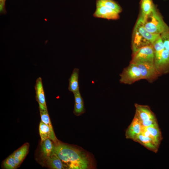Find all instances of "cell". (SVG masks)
<instances>
[{
  "instance_id": "obj_12",
  "label": "cell",
  "mask_w": 169,
  "mask_h": 169,
  "mask_svg": "<svg viewBox=\"0 0 169 169\" xmlns=\"http://www.w3.org/2000/svg\"><path fill=\"white\" fill-rule=\"evenodd\" d=\"M134 141L138 142L149 150L155 153L157 152L160 146L152 139L141 134Z\"/></svg>"
},
{
  "instance_id": "obj_26",
  "label": "cell",
  "mask_w": 169,
  "mask_h": 169,
  "mask_svg": "<svg viewBox=\"0 0 169 169\" xmlns=\"http://www.w3.org/2000/svg\"><path fill=\"white\" fill-rule=\"evenodd\" d=\"M6 0H0V10L1 12H3L5 9V2Z\"/></svg>"
},
{
  "instance_id": "obj_17",
  "label": "cell",
  "mask_w": 169,
  "mask_h": 169,
  "mask_svg": "<svg viewBox=\"0 0 169 169\" xmlns=\"http://www.w3.org/2000/svg\"><path fill=\"white\" fill-rule=\"evenodd\" d=\"M29 146V144L26 143L13 153L17 167L21 163L26 156L28 152Z\"/></svg>"
},
{
  "instance_id": "obj_5",
  "label": "cell",
  "mask_w": 169,
  "mask_h": 169,
  "mask_svg": "<svg viewBox=\"0 0 169 169\" xmlns=\"http://www.w3.org/2000/svg\"><path fill=\"white\" fill-rule=\"evenodd\" d=\"M120 82L121 83L131 84L142 79L140 71L135 64L131 63L124 68L120 74Z\"/></svg>"
},
{
  "instance_id": "obj_1",
  "label": "cell",
  "mask_w": 169,
  "mask_h": 169,
  "mask_svg": "<svg viewBox=\"0 0 169 169\" xmlns=\"http://www.w3.org/2000/svg\"><path fill=\"white\" fill-rule=\"evenodd\" d=\"M54 152L68 169L95 168L94 158L89 152L81 148L60 142L54 143Z\"/></svg>"
},
{
  "instance_id": "obj_15",
  "label": "cell",
  "mask_w": 169,
  "mask_h": 169,
  "mask_svg": "<svg viewBox=\"0 0 169 169\" xmlns=\"http://www.w3.org/2000/svg\"><path fill=\"white\" fill-rule=\"evenodd\" d=\"M45 159L47 165L52 169H62L65 168V165L54 151Z\"/></svg>"
},
{
  "instance_id": "obj_11",
  "label": "cell",
  "mask_w": 169,
  "mask_h": 169,
  "mask_svg": "<svg viewBox=\"0 0 169 169\" xmlns=\"http://www.w3.org/2000/svg\"><path fill=\"white\" fill-rule=\"evenodd\" d=\"M36 98L39 104V107L47 109L42 79L40 77L36 79L35 85Z\"/></svg>"
},
{
  "instance_id": "obj_3",
  "label": "cell",
  "mask_w": 169,
  "mask_h": 169,
  "mask_svg": "<svg viewBox=\"0 0 169 169\" xmlns=\"http://www.w3.org/2000/svg\"><path fill=\"white\" fill-rule=\"evenodd\" d=\"M139 18L146 30L152 34L160 35L169 29L156 8L149 14Z\"/></svg>"
},
{
  "instance_id": "obj_24",
  "label": "cell",
  "mask_w": 169,
  "mask_h": 169,
  "mask_svg": "<svg viewBox=\"0 0 169 169\" xmlns=\"http://www.w3.org/2000/svg\"><path fill=\"white\" fill-rule=\"evenodd\" d=\"M4 167L7 169H14L17 167L13 154L9 156L4 161Z\"/></svg>"
},
{
  "instance_id": "obj_7",
  "label": "cell",
  "mask_w": 169,
  "mask_h": 169,
  "mask_svg": "<svg viewBox=\"0 0 169 169\" xmlns=\"http://www.w3.org/2000/svg\"><path fill=\"white\" fill-rule=\"evenodd\" d=\"M134 64L139 68L142 79L151 81L161 74L156 68L154 63L139 62Z\"/></svg>"
},
{
  "instance_id": "obj_25",
  "label": "cell",
  "mask_w": 169,
  "mask_h": 169,
  "mask_svg": "<svg viewBox=\"0 0 169 169\" xmlns=\"http://www.w3.org/2000/svg\"><path fill=\"white\" fill-rule=\"evenodd\" d=\"M165 49L169 52V29L160 35Z\"/></svg>"
},
{
  "instance_id": "obj_6",
  "label": "cell",
  "mask_w": 169,
  "mask_h": 169,
  "mask_svg": "<svg viewBox=\"0 0 169 169\" xmlns=\"http://www.w3.org/2000/svg\"><path fill=\"white\" fill-rule=\"evenodd\" d=\"M133 54L132 59L131 63L154 62L155 54L153 45L142 47Z\"/></svg>"
},
{
  "instance_id": "obj_21",
  "label": "cell",
  "mask_w": 169,
  "mask_h": 169,
  "mask_svg": "<svg viewBox=\"0 0 169 169\" xmlns=\"http://www.w3.org/2000/svg\"><path fill=\"white\" fill-rule=\"evenodd\" d=\"M155 54L154 60L159 59L165 49L160 35L153 44Z\"/></svg>"
},
{
  "instance_id": "obj_23",
  "label": "cell",
  "mask_w": 169,
  "mask_h": 169,
  "mask_svg": "<svg viewBox=\"0 0 169 169\" xmlns=\"http://www.w3.org/2000/svg\"><path fill=\"white\" fill-rule=\"evenodd\" d=\"M41 121L47 125L50 128L52 134L55 136L50 121L47 109L39 108Z\"/></svg>"
},
{
  "instance_id": "obj_19",
  "label": "cell",
  "mask_w": 169,
  "mask_h": 169,
  "mask_svg": "<svg viewBox=\"0 0 169 169\" xmlns=\"http://www.w3.org/2000/svg\"><path fill=\"white\" fill-rule=\"evenodd\" d=\"M49 138L41 142V151L43 156L45 158L49 156L54 151V144Z\"/></svg>"
},
{
  "instance_id": "obj_22",
  "label": "cell",
  "mask_w": 169,
  "mask_h": 169,
  "mask_svg": "<svg viewBox=\"0 0 169 169\" xmlns=\"http://www.w3.org/2000/svg\"><path fill=\"white\" fill-rule=\"evenodd\" d=\"M144 127L149 132L153 137L156 142L160 146L161 141L162 140V137L159 126H149Z\"/></svg>"
},
{
  "instance_id": "obj_9",
  "label": "cell",
  "mask_w": 169,
  "mask_h": 169,
  "mask_svg": "<svg viewBox=\"0 0 169 169\" xmlns=\"http://www.w3.org/2000/svg\"><path fill=\"white\" fill-rule=\"evenodd\" d=\"M154 63L161 74L169 72V52L165 49L160 57L155 60Z\"/></svg>"
},
{
  "instance_id": "obj_16",
  "label": "cell",
  "mask_w": 169,
  "mask_h": 169,
  "mask_svg": "<svg viewBox=\"0 0 169 169\" xmlns=\"http://www.w3.org/2000/svg\"><path fill=\"white\" fill-rule=\"evenodd\" d=\"M79 69L75 68L69 79L68 90L73 93L79 90Z\"/></svg>"
},
{
  "instance_id": "obj_10",
  "label": "cell",
  "mask_w": 169,
  "mask_h": 169,
  "mask_svg": "<svg viewBox=\"0 0 169 169\" xmlns=\"http://www.w3.org/2000/svg\"><path fill=\"white\" fill-rule=\"evenodd\" d=\"M141 128L142 126L140 121L134 116L131 124L125 131L126 138L134 141L141 134Z\"/></svg>"
},
{
  "instance_id": "obj_14",
  "label": "cell",
  "mask_w": 169,
  "mask_h": 169,
  "mask_svg": "<svg viewBox=\"0 0 169 169\" xmlns=\"http://www.w3.org/2000/svg\"><path fill=\"white\" fill-rule=\"evenodd\" d=\"M74 98V113L76 116H79L85 112L83 99L79 90L73 93Z\"/></svg>"
},
{
  "instance_id": "obj_2",
  "label": "cell",
  "mask_w": 169,
  "mask_h": 169,
  "mask_svg": "<svg viewBox=\"0 0 169 169\" xmlns=\"http://www.w3.org/2000/svg\"><path fill=\"white\" fill-rule=\"evenodd\" d=\"M160 35L154 34L147 31L139 18L135 26L132 38L133 53L139 48L147 45H153Z\"/></svg>"
},
{
  "instance_id": "obj_8",
  "label": "cell",
  "mask_w": 169,
  "mask_h": 169,
  "mask_svg": "<svg viewBox=\"0 0 169 169\" xmlns=\"http://www.w3.org/2000/svg\"><path fill=\"white\" fill-rule=\"evenodd\" d=\"M95 18L116 20L120 18L119 13L112 9L104 6L96 7L93 15Z\"/></svg>"
},
{
  "instance_id": "obj_13",
  "label": "cell",
  "mask_w": 169,
  "mask_h": 169,
  "mask_svg": "<svg viewBox=\"0 0 169 169\" xmlns=\"http://www.w3.org/2000/svg\"><path fill=\"white\" fill-rule=\"evenodd\" d=\"M39 130L41 142L48 138H49L54 143L59 141L56 136L52 134L49 127L42 121L39 124Z\"/></svg>"
},
{
  "instance_id": "obj_4",
  "label": "cell",
  "mask_w": 169,
  "mask_h": 169,
  "mask_svg": "<svg viewBox=\"0 0 169 169\" xmlns=\"http://www.w3.org/2000/svg\"><path fill=\"white\" fill-rule=\"evenodd\" d=\"M136 112L135 115L141 123L142 126H158L157 119L150 107L147 105L135 104Z\"/></svg>"
},
{
  "instance_id": "obj_20",
  "label": "cell",
  "mask_w": 169,
  "mask_h": 169,
  "mask_svg": "<svg viewBox=\"0 0 169 169\" xmlns=\"http://www.w3.org/2000/svg\"><path fill=\"white\" fill-rule=\"evenodd\" d=\"M96 7L104 6L115 10L118 13L122 11V8L120 5L114 0H96Z\"/></svg>"
},
{
  "instance_id": "obj_18",
  "label": "cell",
  "mask_w": 169,
  "mask_h": 169,
  "mask_svg": "<svg viewBox=\"0 0 169 169\" xmlns=\"http://www.w3.org/2000/svg\"><path fill=\"white\" fill-rule=\"evenodd\" d=\"M140 16L144 17L151 13L156 8L152 0H141Z\"/></svg>"
}]
</instances>
